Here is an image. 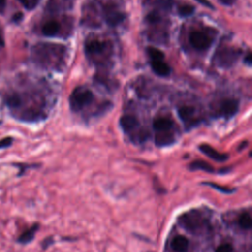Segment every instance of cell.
Returning a JSON list of instances; mask_svg holds the SVG:
<instances>
[{"label":"cell","mask_w":252,"mask_h":252,"mask_svg":"<svg viewBox=\"0 0 252 252\" xmlns=\"http://www.w3.org/2000/svg\"><path fill=\"white\" fill-rule=\"evenodd\" d=\"M146 22L149 25H157L161 22V16L159 14L158 10H154L151 11L147 16H146Z\"/></svg>","instance_id":"19"},{"label":"cell","mask_w":252,"mask_h":252,"mask_svg":"<svg viewBox=\"0 0 252 252\" xmlns=\"http://www.w3.org/2000/svg\"><path fill=\"white\" fill-rule=\"evenodd\" d=\"M238 108H239L238 100L234 98H225L219 105L218 115L224 119H230L237 113Z\"/></svg>","instance_id":"7"},{"label":"cell","mask_w":252,"mask_h":252,"mask_svg":"<svg viewBox=\"0 0 252 252\" xmlns=\"http://www.w3.org/2000/svg\"><path fill=\"white\" fill-rule=\"evenodd\" d=\"M94 94L91 90L85 87L76 88L70 95L69 103L70 108L74 112H78L90 105L94 101Z\"/></svg>","instance_id":"1"},{"label":"cell","mask_w":252,"mask_h":252,"mask_svg":"<svg viewBox=\"0 0 252 252\" xmlns=\"http://www.w3.org/2000/svg\"><path fill=\"white\" fill-rule=\"evenodd\" d=\"M199 150L205 154L207 157H209L210 158L219 161V162H222L225 161L228 158V155L227 154H222L218 152L217 150H215L213 147H211L210 145L207 144H202L199 146Z\"/></svg>","instance_id":"9"},{"label":"cell","mask_w":252,"mask_h":252,"mask_svg":"<svg viewBox=\"0 0 252 252\" xmlns=\"http://www.w3.org/2000/svg\"><path fill=\"white\" fill-rule=\"evenodd\" d=\"M119 125L123 129L124 132L129 133L135 130L139 126V121L136 116L125 114L120 117L119 119Z\"/></svg>","instance_id":"10"},{"label":"cell","mask_w":252,"mask_h":252,"mask_svg":"<svg viewBox=\"0 0 252 252\" xmlns=\"http://www.w3.org/2000/svg\"><path fill=\"white\" fill-rule=\"evenodd\" d=\"M151 67L155 74L159 77H167L171 73L169 65L164 60H151Z\"/></svg>","instance_id":"11"},{"label":"cell","mask_w":252,"mask_h":252,"mask_svg":"<svg viewBox=\"0 0 252 252\" xmlns=\"http://www.w3.org/2000/svg\"><path fill=\"white\" fill-rule=\"evenodd\" d=\"M173 127V121L164 116L157 117L153 122V128L158 132H168Z\"/></svg>","instance_id":"12"},{"label":"cell","mask_w":252,"mask_h":252,"mask_svg":"<svg viewBox=\"0 0 252 252\" xmlns=\"http://www.w3.org/2000/svg\"><path fill=\"white\" fill-rule=\"evenodd\" d=\"M38 227H39V225L37 223H34L32 226H31L29 229H27L20 235L18 241L22 244H27V243L31 242L34 238L35 232L38 230Z\"/></svg>","instance_id":"15"},{"label":"cell","mask_w":252,"mask_h":252,"mask_svg":"<svg viewBox=\"0 0 252 252\" xmlns=\"http://www.w3.org/2000/svg\"><path fill=\"white\" fill-rule=\"evenodd\" d=\"M188 168L190 170H203L210 173L215 172V168L210 163L204 160H194L188 165Z\"/></svg>","instance_id":"16"},{"label":"cell","mask_w":252,"mask_h":252,"mask_svg":"<svg viewBox=\"0 0 252 252\" xmlns=\"http://www.w3.org/2000/svg\"><path fill=\"white\" fill-rule=\"evenodd\" d=\"M195 1H197L198 3H200V4H202V5L206 6V7H208V8H210V9H214V8H215V7L211 4V2H210L209 0H195Z\"/></svg>","instance_id":"27"},{"label":"cell","mask_w":252,"mask_h":252,"mask_svg":"<svg viewBox=\"0 0 252 252\" xmlns=\"http://www.w3.org/2000/svg\"><path fill=\"white\" fill-rule=\"evenodd\" d=\"M157 5H158V9L168 11L171 9V7L173 5V0H158Z\"/></svg>","instance_id":"24"},{"label":"cell","mask_w":252,"mask_h":252,"mask_svg":"<svg viewBox=\"0 0 252 252\" xmlns=\"http://www.w3.org/2000/svg\"><path fill=\"white\" fill-rule=\"evenodd\" d=\"M240 50L232 47H221L216 52L215 60L217 64L221 68H230L237 61L240 56Z\"/></svg>","instance_id":"3"},{"label":"cell","mask_w":252,"mask_h":252,"mask_svg":"<svg viewBox=\"0 0 252 252\" xmlns=\"http://www.w3.org/2000/svg\"><path fill=\"white\" fill-rule=\"evenodd\" d=\"M6 6V0H0V13H2Z\"/></svg>","instance_id":"31"},{"label":"cell","mask_w":252,"mask_h":252,"mask_svg":"<svg viewBox=\"0 0 252 252\" xmlns=\"http://www.w3.org/2000/svg\"><path fill=\"white\" fill-rule=\"evenodd\" d=\"M110 47L109 42L98 38H91L85 43V52L89 58H94L98 55H103Z\"/></svg>","instance_id":"6"},{"label":"cell","mask_w":252,"mask_h":252,"mask_svg":"<svg viewBox=\"0 0 252 252\" xmlns=\"http://www.w3.org/2000/svg\"><path fill=\"white\" fill-rule=\"evenodd\" d=\"M3 46H4V40H3V37L0 34V47H3Z\"/></svg>","instance_id":"32"},{"label":"cell","mask_w":252,"mask_h":252,"mask_svg":"<svg viewBox=\"0 0 252 252\" xmlns=\"http://www.w3.org/2000/svg\"><path fill=\"white\" fill-rule=\"evenodd\" d=\"M204 185H208L210 187H212L213 189H216L221 193H224V194H231L235 191L234 188H228V187H224V186H220V185H218L216 183H213V182H204L203 183Z\"/></svg>","instance_id":"23"},{"label":"cell","mask_w":252,"mask_h":252,"mask_svg":"<svg viewBox=\"0 0 252 252\" xmlns=\"http://www.w3.org/2000/svg\"><path fill=\"white\" fill-rule=\"evenodd\" d=\"M195 111H196L195 107L191 105H181L178 107L177 114L179 118L184 122L186 127H191L192 125H194L192 121H194L193 117H194Z\"/></svg>","instance_id":"8"},{"label":"cell","mask_w":252,"mask_h":252,"mask_svg":"<svg viewBox=\"0 0 252 252\" xmlns=\"http://www.w3.org/2000/svg\"><path fill=\"white\" fill-rule=\"evenodd\" d=\"M60 31V25L56 21H48L46 22L41 29L42 33L45 36H54Z\"/></svg>","instance_id":"14"},{"label":"cell","mask_w":252,"mask_h":252,"mask_svg":"<svg viewBox=\"0 0 252 252\" xmlns=\"http://www.w3.org/2000/svg\"><path fill=\"white\" fill-rule=\"evenodd\" d=\"M22 19H23V14H22L21 12H17V13L13 16V18H12V20H13L14 22H16V23L20 22Z\"/></svg>","instance_id":"28"},{"label":"cell","mask_w":252,"mask_h":252,"mask_svg":"<svg viewBox=\"0 0 252 252\" xmlns=\"http://www.w3.org/2000/svg\"><path fill=\"white\" fill-rule=\"evenodd\" d=\"M171 246L176 252H186L189 247V241L183 235H176L172 240Z\"/></svg>","instance_id":"13"},{"label":"cell","mask_w":252,"mask_h":252,"mask_svg":"<svg viewBox=\"0 0 252 252\" xmlns=\"http://www.w3.org/2000/svg\"><path fill=\"white\" fill-rule=\"evenodd\" d=\"M147 53L149 55V57L151 58V60H162L164 59V54L162 51H160L159 49L150 46L147 47Z\"/></svg>","instance_id":"20"},{"label":"cell","mask_w":252,"mask_h":252,"mask_svg":"<svg viewBox=\"0 0 252 252\" xmlns=\"http://www.w3.org/2000/svg\"><path fill=\"white\" fill-rule=\"evenodd\" d=\"M6 103L9 107H18L21 105L22 103V99L21 96L17 94H13L11 95H9L6 99Z\"/></svg>","instance_id":"22"},{"label":"cell","mask_w":252,"mask_h":252,"mask_svg":"<svg viewBox=\"0 0 252 252\" xmlns=\"http://www.w3.org/2000/svg\"><path fill=\"white\" fill-rule=\"evenodd\" d=\"M244 62L248 65V66H250L251 65V62H252V57H251V53L250 52H248V54L244 57Z\"/></svg>","instance_id":"30"},{"label":"cell","mask_w":252,"mask_h":252,"mask_svg":"<svg viewBox=\"0 0 252 252\" xmlns=\"http://www.w3.org/2000/svg\"><path fill=\"white\" fill-rule=\"evenodd\" d=\"M102 14L106 24L112 28L119 26L125 20V14L114 3H106L103 5Z\"/></svg>","instance_id":"4"},{"label":"cell","mask_w":252,"mask_h":252,"mask_svg":"<svg viewBox=\"0 0 252 252\" xmlns=\"http://www.w3.org/2000/svg\"><path fill=\"white\" fill-rule=\"evenodd\" d=\"M220 3H221L224 6H231L234 4L235 0H218Z\"/></svg>","instance_id":"29"},{"label":"cell","mask_w":252,"mask_h":252,"mask_svg":"<svg viewBox=\"0 0 252 252\" xmlns=\"http://www.w3.org/2000/svg\"><path fill=\"white\" fill-rule=\"evenodd\" d=\"M18 1H20L21 3H23V5L26 7L27 6V3H28V0H18Z\"/></svg>","instance_id":"33"},{"label":"cell","mask_w":252,"mask_h":252,"mask_svg":"<svg viewBox=\"0 0 252 252\" xmlns=\"http://www.w3.org/2000/svg\"><path fill=\"white\" fill-rule=\"evenodd\" d=\"M233 247L229 243H223L216 248V252H232Z\"/></svg>","instance_id":"25"},{"label":"cell","mask_w":252,"mask_h":252,"mask_svg":"<svg viewBox=\"0 0 252 252\" xmlns=\"http://www.w3.org/2000/svg\"><path fill=\"white\" fill-rule=\"evenodd\" d=\"M13 143V139L11 137H6L2 140H0V149H4V148H8L12 145Z\"/></svg>","instance_id":"26"},{"label":"cell","mask_w":252,"mask_h":252,"mask_svg":"<svg viewBox=\"0 0 252 252\" xmlns=\"http://www.w3.org/2000/svg\"><path fill=\"white\" fill-rule=\"evenodd\" d=\"M178 222L186 230L191 232H197L205 226L206 220L201 212L197 210H192L181 215L178 219Z\"/></svg>","instance_id":"2"},{"label":"cell","mask_w":252,"mask_h":252,"mask_svg":"<svg viewBox=\"0 0 252 252\" xmlns=\"http://www.w3.org/2000/svg\"><path fill=\"white\" fill-rule=\"evenodd\" d=\"M190 45L199 51L207 50L213 43L214 38L204 31H192L188 36Z\"/></svg>","instance_id":"5"},{"label":"cell","mask_w":252,"mask_h":252,"mask_svg":"<svg viewBox=\"0 0 252 252\" xmlns=\"http://www.w3.org/2000/svg\"><path fill=\"white\" fill-rule=\"evenodd\" d=\"M238 224L243 229H250L252 226V219L248 213H243L238 219Z\"/></svg>","instance_id":"18"},{"label":"cell","mask_w":252,"mask_h":252,"mask_svg":"<svg viewBox=\"0 0 252 252\" xmlns=\"http://www.w3.org/2000/svg\"><path fill=\"white\" fill-rule=\"evenodd\" d=\"M156 145L158 147L169 146L174 142V136L172 134H160L156 136Z\"/></svg>","instance_id":"17"},{"label":"cell","mask_w":252,"mask_h":252,"mask_svg":"<svg viewBox=\"0 0 252 252\" xmlns=\"http://www.w3.org/2000/svg\"><path fill=\"white\" fill-rule=\"evenodd\" d=\"M195 11V7L192 6V5H189V4H185V5H180L178 8H177V12H178V15L180 17H183V18H186V17H189L191 16Z\"/></svg>","instance_id":"21"}]
</instances>
